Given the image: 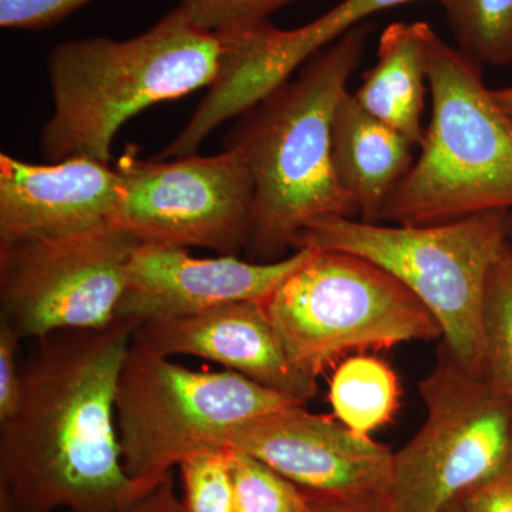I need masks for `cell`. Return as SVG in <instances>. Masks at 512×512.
Returning <instances> with one entry per match:
<instances>
[{
  "instance_id": "obj_1",
  "label": "cell",
  "mask_w": 512,
  "mask_h": 512,
  "mask_svg": "<svg viewBox=\"0 0 512 512\" xmlns=\"http://www.w3.org/2000/svg\"><path fill=\"white\" fill-rule=\"evenodd\" d=\"M138 326L39 339L15 412L0 423V512H116L150 490L123 466L117 383Z\"/></svg>"
},
{
  "instance_id": "obj_2",
  "label": "cell",
  "mask_w": 512,
  "mask_h": 512,
  "mask_svg": "<svg viewBox=\"0 0 512 512\" xmlns=\"http://www.w3.org/2000/svg\"><path fill=\"white\" fill-rule=\"evenodd\" d=\"M372 30L362 23L320 50L229 131L225 148L241 154L254 181L245 249L252 261L285 258L296 237L318 218H359L333 165L332 124Z\"/></svg>"
},
{
  "instance_id": "obj_3",
  "label": "cell",
  "mask_w": 512,
  "mask_h": 512,
  "mask_svg": "<svg viewBox=\"0 0 512 512\" xmlns=\"http://www.w3.org/2000/svg\"><path fill=\"white\" fill-rule=\"evenodd\" d=\"M221 43L180 8L127 40H66L47 56L53 114L40 137L52 163L92 158L110 163L117 131L131 117L163 101L210 87Z\"/></svg>"
},
{
  "instance_id": "obj_4",
  "label": "cell",
  "mask_w": 512,
  "mask_h": 512,
  "mask_svg": "<svg viewBox=\"0 0 512 512\" xmlns=\"http://www.w3.org/2000/svg\"><path fill=\"white\" fill-rule=\"evenodd\" d=\"M431 119L420 157L384 207L382 222L437 225L512 211V120L481 66L427 30Z\"/></svg>"
},
{
  "instance_id": "obj_5",
  "label": "cell",
  "mask_w": 512,
  "mask_h": 512,
  "mask_svg": "<svg viewBox=\"0 0 512 512\" xmlns=\"http://www.w3.org/2000/svg\"><path fill=\"white\" fill-rule=\"evenodd\" d=\"M505 211L437 225L369 224L329 217L309 222L293 249L348 252L402 282L443 330V349L484 376L483 303L488 275L507 242Z\"/></svg>"
},
{
  "instance_id": "obj_6",
  "label": "cell",
  "mask_w": 512,
  "mask_h": 512,
  "mask_svg": "<svg viewBox=\"0 0 512 512\" xmlns=\"http://www.w3.org/2000/svg\"><path fill=\"white\" fill-rule=\"evenodd\" d=\"M262 305L292 365L316 380L356 350L443 339L402 282L348 252L312 249Z\"/></svg>"
},
{
  "instance_id": "obj_7",
  "label": "cell",
  "mask_w": 512,
  "mask_h": 512,
  "mask_svg": "<svg viewBox=\"0 0 512 512\" xmlns=\"http://www.w3.org/2000/svg\"><path fill=\"white\" fill-rule=\"evenodd\" d=\"M291 404L299 403L237 372L188 369L131 340L116 393L124 470L153 487L184 458Z\"/></svg>"
},
{
  "instance_id": "obj_8",
  "label": "cell",
  "mask_w": 512,
  "mask_h": 512,
  "mask_svg": "<svg viewBox=\"0 0 512 512\" xmlns=\"http://www.w3.org/2000/svg\"><path fill=\"white\" fill-rule=\"evenodd\" d=\"M426 419L393 454L390 512H443L512 453V402L446 350L421 380Z\"/></svg>"
},
{
  "instance_id": "obj_9",
  "label": "cell",
  "mask_w": 512,
  "mask_h": 512,
  "mask_svg": "<svg viewBox=\"0 0 512 512\" xmlns=\"http://www.w3.org/2000/svg\"><path fill=\"white\" fill-rule=\"evenodd\" d=\"M116 168L121 198L111 227L140 244L207 248L220 255L247 249L254 181L238 151L138 160L128 150Z\"/></svg>"
},
{
  "instance_id": "obj_10",
  "label": "cell",
  "mask_w": 512,
  "mask_h": 512,
  "mask_svg": "<svg viewBox=\"0 0 512 512\" xmlns=\"http://www.w3.org/2000/svg\"><path fill=\"white\" fill-rule=\"evenodd\" d=\"M140 242L111 227L0 247V312L20 339L117 320Z\"/></svg>"
},
{
  "instance_id": "obj_11",
  "label": "cell",
  "mask_w": 512,
  "mask_h": 512,
  "mask_svg": "<svg viewBox=\"0 0 512 512\" xmlns=\"http://www.w3.org/2000/svg\"><path fill=\"white\" fill-rule=\"evenodd\" d=\"M220 448L255 457L302 490L390 512L394 453L303 404L242 424Z\"/></svg>"
},
{
  "instance_id": "obj_12",
  "label": "cell",
  "mask_w": 512,
  "mask_h": 512,
  "mask_svg": "<svg viewBox=\"0 0 512 512\" xmlns=\"http://www.w3.org/2000/svg\"><path fill=\"white\" fill-rule=\"evenodd\" d=\"M312 255L295 249L274 262L241 261L237 255L195 258L183 248L140 244L127 266L117 319L181 318L239 302L264 303Z\"/></svg>"
},
{
  "instance_id": "obj_13",
  "label": "cell",
  "mask_w": 512,
  "mask_h": 512,
  "mask_svg": "<svg viewBox=\"0 0 512 512\" xmlns=\"http://www.w3.org/2000/svg\"><path fill=\"white\" fill-rule=\"evenodd\" d=\"M121 177L110 163L70 158L32 164L0 154V247L109 227Z\"/></svg>"
},
{
  "instance_id": "obj_14",
  "label": "cell",
  "mask_w": 512,
  "mask_h": 512,
  "mask_svg": "<svg viewBox=\"0 0 512 512\" xmlns=\"http://www.w3.org/2000/svg\"><path fill=\"white\" fill-rule=\"evenodd\" d=\"M133 342L171 357H201L305 404L318 380L296 369L261 302H239L181 318L148 320Z\"/></svg>"
},
{
  "instance_id": "obj_15",
  "label": "cell",
  "mask_w": 512,
  "mask_h": 512,
  "mask_svg": "<svg viewBox=\"0 0 512 512\" xmlns=\"http://www.w3.org/2000/svg\"><path fill=\"white\" fill-rule=\"evenodd\" d=\"M413 147L399 131L370 116L352 93L340 99L332 124L333 165L360 221L382 222L387 201L413 167Z\"/></svg>"
},
{
  "instance_id": "obj_16",
  "label": "cell",
  "mask_w": 512,
  "mask_h": 512,
  "mask_svg": "<svg viewBox=\"0 0 512 512\" xmlns=\"http://www.w3.org/2000/svg\"><path fill=\"white\" fill-rule=\"evenodd\" d=\"M424 22H397L379 39L377 62L353 94L375 119L403 134L420 147L424 130L427 82V30Z\"/></svg>"
},
{
  "instance_id": "obj_17",
  "label": "cell",
  "mask_w": 512,
  "mask_h": 512,
  "mask_svg": "<svg viewBox=\"0 0 512 512\" xmlns=\"http://www.w3.org/2000/svg\"><path fill=\"white\" fill-rule=\"evenodd\" d=\"M399 396L396 373L373 356L346 357L330 380L329 400L336 419L363 436L392 420Z\"/></svg>"
},
{
  "instance_id": "obj_18",
  "label": "cell",
  "mask_w": 512,
  "mask_h": 512,
  "mask_svg": "<svg viewBox=\"0 0 512 512\" xmlns=\"http://www.w3.org/2000/svg\"><path fill=\"white\" fill-rule=\"evenodd\" d=\"M456 47L480 66L512 64V0H439Z\"/></svg>"
},
{
  "instance_id": "obj_19",
  "label": "cell",
  "mask_w": 512,
  "mask_h": 512,
  "mask_svg": "<svg viewBox=\"0 0 512 512\" xmlns=\"http://www.w3.org/2000/svg\"><path fill=\"white\" fill-rule=\"evenodd\" d=\"M484 376L512 402V245L495 259L483 303Z\"/></svg>"
},
{
  "instance_id": "obj_20",
  "label": "cell",
  "mask_w": 512,
  "mask_h": 512,
  "mask_svg": "<svg viewBox=\"0 0 512 512\" xmlns=\"http://www.w3.org/2000/svg\"><path fill=\"white\" fill-rule=\"evenodd\" d=\"M235 512H302L305 493L274 468L227 448Z\"/></svg>"
},
{
  "instance_id": "obj_21",
  "label": "cell",
  "mask_w": 512,
  "mask_h": 512,
  "mask_svg": "<svg viewBox=\"0 0 512 512\" xmlns=\"http://www.w3.org/2000/svg\"><path fill=\"white\" fill-rule=\"evenodd\" d=\"M178 468L185 512H235L227 448L197 451Z\"/></svg>"
},
{
  "instance_id": "obj_22",
  "label": "cell",
  "mask_w": 512,
  "mask_h": 512,
  "mask_svg": "<svg viewBox=\"0 0 512 512\" xmlns=\"http://www.w3.org/2000/svg\"><path fill=\"white\" fill-rule=\"evenodd\" d=\"M416 2L437 3L439 0H340L338 5L318 19L301 28L291 29L293 45L302 59H312L316 53L332 45L349 30L367 22L370 16Z\"/></svg>"
},
{
  "instance_id": "obj_23",
  "label": "cell",
  "mask_w": 512,
  "mask_h": 512,
  "mask_svg": "<svg viewBox=\"0 0 512 512\" xmlns=\"http://www.w3.org/2000/svg\"><path fill=\"white\" fill-rule=\"evenodd\" d=\"M298 0H181L178 8L198 28L207 32H231L268 22L278 10Z\"/></svg>"
},
{
  "instance_id": "obj_24",
  "label": "cell",
  "mask_w": 512,
  "mask_h": 512,
  "mask_svg": "<svg viewBox=\"0 0 512 512\" xmlns=\"http://www.w3.org/2000/svg\"><path fill=\"white\" fill-rule=\"evenodd\" d=\"M92 0H0L3 29L36 30L55 25Z\"/></svg>"
},
{
  "instance_id": "obj_25",
  "label": "cell",
  "mask_w": 512,
  "mask_h": 512,
  "mask_svg": "<svg viewBox=\"0 0 512 512\" xmlns=\"http://www.w3.org/2000/svg\"><path fill=\"white\" fill-rule=\"evenodd\" d=\"M20 336L0 319V423L18 407L22 393V370L18 365Z\"/></svg>"
},
{
  "instance_id": "obj_26",
  "label": "cell",
  "mask_w": 512,
  "mask_h": 512,
  "mask_svg": "<svg viewBox=\"0 0 512 512\" xmlns=\"http://www.w3.org/2000/svg\"><path fill=\"white\" fill-rule=\"evenodd\" d=\"M466 512H512V453L493 476L458 498Z\"/></svg>"
},
{
  "instance_id": "obj_27",
  "label": "cell",
  "mask_w": 512,
  "mask_h": 512,
  "mask_svg": "<svg viewBox=\"0 0 512 512\" xmlns=\"http://www.w3.org/2000/svg\"><path fill=\"white\" fill-rule=\"evenodd\" d=\"M116 512H185L183 501L175 493L173 473Z\"/></svg>"
},
{
  "instance_id": "obj_28",
  "label": "cell",
  "mask_w": 512,
  "mask_h": 512,
  "mask_svg": "<svg viewBox=\"0 0 512 512\" xmlns=\"http://www.w3.org/2000/svg\"><path fill=\"white\" fill-rule=\"evenodd\" d=\"M305 505L302 512H380L363 505L349 503L339 498L328 497V495L311 493L305 491Z\"/></svg>"
},
{
  "instance_id": "obj_29",
  "label": "cell",
  "mask_w": 512,
  "mask_h": 512,
  "mask_svg": "<svg viewBox=\"0 0 512 512\" xmlns=\"http://www.w3.org/2000/svg\"><path fill=\"white\" fill-rule=\"evenodd\" d=\"M493 96L495 101L500 104L501 109H503L512 120V86L493 90Z\"/></svg>"
},
{
  "instance_id": "obj_30",
  "label": "cell",
  "mask_w": 512,
  "mask_h": 512,
  "mask_svg": "<svg viewBox=\"0 0 512 512\" xmlns=\"http://www.w3.org/2000/svg\"><path fill=\"white\" fill-rule=\"evenodd\" d=\"M443 512H466L464 511L463 505H461L460 501L456 500L453 501L450 505H447L446 508H444Z\"/></svg>"
},
{
  "instance_id": "obj_31",
  "label": "cell",
  "mask_w": 512,
  "mask_h": 512,
  "mask_svg": "<svg viewBox=\"0 0 512 512\" xmlns=\"http://www.w3.org/2000/svg\"><path fill=\"white\" fill-rule=\"evenodd\" d=\"M507 241L512 245V211L507 214Z\"/></svg>"
},
{
  "instance_id": "obj_32",
  "label": "cell",
  "mask_w": 512,
  "mask_h": 512,
  "mask_svg": "<svg viewBox=\"0 0 512 512\" xmlns=\"http://www.w3.org/2000/svg\"><path fill=\"white\" fill-rule=\"evenodd\" d=\"M56 512H66V511H56Z\"/></svg>"
}]
</instances>
